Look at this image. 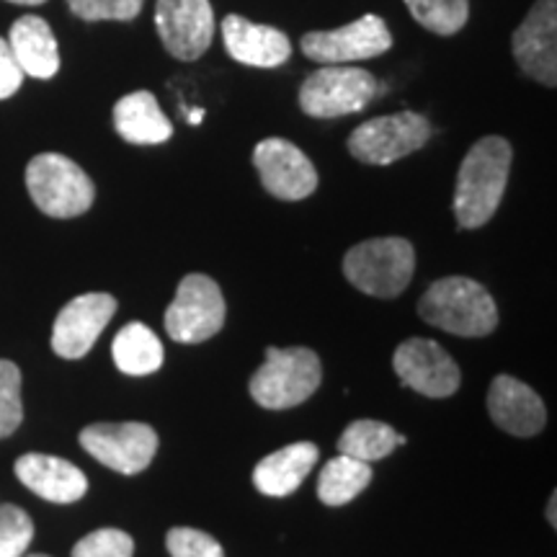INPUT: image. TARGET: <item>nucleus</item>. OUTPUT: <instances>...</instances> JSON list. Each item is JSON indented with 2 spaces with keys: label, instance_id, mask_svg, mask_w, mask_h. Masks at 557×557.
<instances>
[{
  "label": "nucleus",
  "instance_id": "obj_1",
  "mask_svg": "<svg viewBox=\"0 0 557 557\" xmlns=\"http://www.w3.org/2000/svg\"><path fill=\"white\" fill-rule=\"evenodd\" d=\"M511 145L504 137H483L472 145L457 173L455 218L462 230H478L493 220L504 199Z\"/></svg>",
  "mask_w": 557,
  "mask_h": 557
},
{
  "label": "nucleus",
  "instance_id": "obj_2",
  "mask_svg": "<svg viewBox=\"0 0 557 557\" xmlns=\"http://www.w3.org/2000/svg\"><path fill=\"white\" fill-rule=\"evenodd\" d=\"M418 315L438 331L465 338L491 336L498 325L491 292L468 276H447L431 284L418 302Z\"/></svg>",
  "mask_w": 557,
  "mask_h": 557
},
{
  "label": "nucleus",
  "instance_id": "obj_3",
  "mask_svg": "<svg viewBox=\"0 0 557 557\" xmlns=\"http://www.w3.org/2000/svg\"><path fill=\"white\" fill-rule=\"evenodd\" d=\"M323 382V367L312 348H267V364L250 377V398L269 410L302 406Z\"/></svg>",
  "mask_w": 557,
  "mask_h": 557
},
{
  "label": "nucleus",
  "instance_id": "obj_4",
  "mask_svg": "<svg viewBox=\"0 0 557 557\" xmlns=\"http://www.w3.org/2000/svg\"><path fill=\"white\" fill-rule=\"evenodd\" d=\"M26 189L47 218L70 220L94 207L96 186L75 160L60 152H41L26 165Z\"/></svg>",
  "mask_w": 557,
  "mask_h": 557
},
{
  "label": "nucleus",
  "instance_id": "obj_5",
  "mask_svg": "<svg viewBox=\"0 0 557 557\" xmlns=\"http://www.w3.org/2000/svg\"><path fill=\"white\" fill-rule=\"evenodd\" d=\"M416 250L406 238H374L354 246L344 259L348 282L369 297L393 299L408 289Z\"/></svg>",
  "mask_w": 557,
  "mask_h": 557
},
{
  "label": "nucleus",
  "instance_id": "obj_6",
  "mask_svg": "<svg viewBox=\"0 0 557 557\" xmlns=\"http://www.w3.org/2000/svg\"><path fill=\"white\" fill-rule=\"evenodd\" d=\"M380 94L372 73L348 65H323L305 78L299 88V109L312 120H336L367 109Z\"/></svg>",
  "mask_w": 557,
  "mask_h": 557
},
{
  "label": "nucleus",
  "instance_id": "obj_7",
  "mask_svg": "<svg viewBox=\"0 0 557 557\" xmlns=\"http://www.w3.org/2000/svg\"><path fill=\"white\" fill-rule=\"evenodd\" d=\"M225 297L214 278L186 274L176 297L165 310V331L178 344H205L225 325Z\"/></svg>",
  "mask_w": 557,
  "mask_h": 557
},
{
  "label": "nucleus",
  "instance_id": "obj_8",
  "mask_svg": "<svg viewBox=\"0 0 557 557\" xmlns=\"http://www.w3.org/2000/svg\"><path fill=\"white\" fill-rule=\"evenodd\" d=\"M431 122L416 111L377 116L359 124L348 137V152L367 165H389L421 150L431 139Z\"/></svg>",
  "mask_w": 557,
  "mask_h": 557
},
{
  "label": "nucleus",
  "instance_id": "obj_9",
  "mask_svg": "<svg viewBox=\"0 0 557 557\" xmlns=\"http://www.w3.org/2000/svg\"><path fill=\"white\" fill-rule=\"evenodd\" d=\"M158 434L148 423H94L81 431V447L99 459L103 468L120 475L148 470L158 451Z\"/></svg>",
  "mask_w": 557,
  "mask_h": 557
},
{
  "label": "nucleus",
  "instance_id": "obj_10",
  "mask_svg": "<svg viewBox=\"0 0 557 557\" xmlns=\"http://www.w3.org/2000/svg\"><path fill=\"white\" fill-rule=\"evenodd\" d=\"M302 52L312 62L323 65H341V62H357L385 54L393 47V34L387 24L374 13H367L348 26L336 32H310L302 37Z\"/></svg>",
  "mask_w": 557,
  "mask_h": 557
},
{
  "label": "nucleus",
  "instance_id": "obj_11",
  "mask_svg": "<svg viewBox=\"0 0 557 557\" xmlns=\"http://www.w3.org/2000/svg\"><path fill=\"white\" fill-rule=\"evenodd\" d=\"M393 367L403 385L416 389L423 398H451L462 382L457 361L429 338L403 341L393 357Z\"/></svg>",
  "mask_w": 557,
  "mask_h": 557
},
{
  "label": "nucleus",
  "instance_id": "obj_12",
  "mask_svg": "<svg viewBox=\"0 0 557 557\" xmlns=\"http://www.w3.org/2000/svg\"><path fill=\"white\" fill-rule=\"evenodd\" d=\"M253 165L263 189L282 201L308 199L318 189L315 165L289 139H261L253 150Z\"/></svg>",
  "mask_w": 557,
  "mask_h": 557
},
{
  "label": "nucleus",
  "instance_id": "obj_13",
  "mask_svg": "<svg viewBox=\"0 0 557 557\" xmlns=\"http://www.w3.org/2000/svg\"><path fill=\"white\" fill-rule=\"evenodd\" d=\"M156 29L176 60H199L214 37V13L209 0H158Z\"/></svg>",
  "mask_w": 557,
  "mask_h": 557
},
{
  "label": "nucleus",
  "instance_id": "obj_14",
  "mask_svg": "<svg viewBox=\"0 0 557 557\" xmlns=\"http://www.w3.org/2000/svg\"><path fill=\"white\" fill-rule=\"evenodd\" d=\"M116 312V299L107 292H88L70 299L52 329V351L62 359H83Z\"/></svg>",
  "mask_w": 557,
  "mask_h": 557
},
{
  "label": "nucleus",
  "instance_id": "obj_15",
  "mask_svg": "<svg viewBox=\"0 0 557 557\" xmlns=\"http://www.w3.org/2000/svg\"><path fill=\"white\" fill-rule=\"evenodd\" d=\"M513 58L529 78L542 86H557V0H537L529 16L513 32Z\"/></svg>",
  "mask_w": 557,
  "mask_h": 557
},
{
  "label": "nucleus",
  "instance_id": "obj_16",
  "mask_svg": "<svg viewBox=\"0 0 557 557\" xmlns=\"http://www.w3.org/2000/svg\"><path fill=\"white\" fill-rule=\"evenodd\" d=\"M487 410L498 429L521 438L540 434L547 423V410L540 395L511 374H498L493 380L491 393H487Z\"/></svg>",
  "mask_w": 557,
  "mask_h": 557
},
{
  "label": "nucleus",
  "instance_id": "obj_17",
  "mask_svg": "<svg viewBox=\"0 0 557 557\" xmlns=\"http://www.w3.org/2000/svg\"><path fill=\"white\" fill-rule=\"evenodd\" d=\"M222 39H225L230 58L250 67H278L292 58V41L287 34L274 26L243 18L238 13H230L222 21Z\"/></svg>",
  "mask_w": 557,
  "mask_h": 557
},
{
  "label": "nucleus",
  "instance_id": "obj_18",
  "mask_svg": "<svg viewBox=\"0 0 557 557\" xmlns=\"http://www.w3.org/2000/svg\"><path fill=\"white\" fill-rule=\"evenodd\" d=\"M13 470L21 483L50 504H75L88 493V478L83 470L62 457L32 451L18 457Z\"/></svg>",
  "mask_w": 557,
  "mask_h": 557
},
{
  "label": "nucleus",
  "instance_id": "obj_19",
  "mask_svg": "<svg viewBox=\"0 0 557 557\" xmlns=\"http://www.w3.org/2000/svg\"><path fill=\"white\" fill-rule=\"evenodd\" d=\"M320 449L312 442H297L263 457L253 470L256 491L269 498L292 496L318 465Z\"/></svg>",
  "mask_w": 557,
  "mask_h": 557
},
{
  "label": "nucleus",
  "instance_id": "obj_20",
  "mask_svg": "<svg viewBox=\"0 0 557 557\" xmlns=\"http://www.w3.org/2000/svg\"><path fill=\"white\" fill-rule=\"evenodd\" d=\"M9 47L16 58L24 75H32L37 81H50L60 70V50L58 39L45 18L39 16H21L11 26Z\"/></svg>",
  "mask_w": 557,
  "mask_h": 557
},
{
  "label": "nucleus",
  "instance_id": "obj_21",
  "mask_svg": "<svg viewBox=\"0 0 557 557\" xmlns=\"http://www.w3.org/2000/svg\"><path fill=\"white\" fill-rule=\"evenodd\" d=\"M114 129L129 145H160L173 135L171 120L150 90H135L116 101Z\"/></svg>",
  "mask_w": 557,
  "mask_h": 557
},
{
  "label": "nucleus",
  "instance_id": "obj_22",
  "mask_svg": "<svg viewBox=\"0 0 557 557\" xmlns=\"http://www.w3.org/2000/svg\"><path fill=\"white\" fill-rule=\"evenodd\" d=\"M114 364L129 377H145L163 364V344L145 323H129L114 336L111 344Z\"/></svg>",
  "mask_w": 557,
  "mask_h": 557
},
{
  "label": "nucleus",
  "instance_id": "obj_23",
  "mask_svg": "<svg viewBox=\"0 0 557 557\" xmlns=\"http://www.w3.org/2000/svg\"><path fill=\"white\" fill-rule=\"evenodd\" d=\"M372 483V468L361 459L348 455L333 457L325 462L318 478V498L325 506H346Z\"/></svg>",
  "mask_w": 557,
  "mask_h": 557
},
{
  "label": "nucleus",
  "instance_id": "obj_24",
  "mask_svg": "<svg viewBox=\"0 0 557 557\" xmlns=\"http://www.w3.org/2000/svg\"><path fill=\"white\" fill-rule=\"evenodd\" d=\"M400 444H406V436L398 434L393 426L382 421H372V418H359L341 434L338 451L372 465L377 459L393 455Z\"/></svg>",
  "mask_w": 557,
  "mask_h": 557
},
{
  "label": "nucleus",
  "instance_id": "obj_25",
  "mask_svg": "<svg viewBox=\"0 0 557 557\" xmlns=\"http://www.w3.org/2000/svg\"><path fill=\"white\" fill-rule=\"evenodd\" d=\"M408 11L423 29L451 37L468 24L470 0H406Z\"/></svg>",
  "mask_w": 557,
  "mask_h": 557
},
{
  "label": "nucleus",
  "instance_id": "obj_26",
  "mask_svg": "<svg viewBox=\"0 0 557 557\" xmlns=\"http://www.w3.org/2000/svg\"><path fill=\"white\" fill-rule=\"evenodd\" d=\"M34 540V521L24 508L0 506V557H24Z\"/></svg>",
  "mask_w": 557,
  "mask_h": 557
},
{
  "label": "nucleus",
  "instance_id": "obj_27",
  "mask_svg": "<svg viewBox=\"0 0 557 557\" xmlns=\"http://www.w3.org/2000/svg\"><path fill=\"white\" fill-rule=\"evenodd\" d=\"M21 421H24L21 369L9 359H0V438L11 436Z\"/></svg>",
  "mask_w": 557,
  "mask_h": 557
},
{
  "label": "nucleus",
  "instance_id": "obj_28",
  "mask_svg": "<svg viewBox=\"0 0 557 557\" xmlns=\"http://www.w3.org/2000/svg\"><path fill=\"white\" fill-rule=\"evenodd\" d=\"M135 540L122 529H96L73 547V557H132Z\"/></svg>",
  "mask_w": 557,
  "mask_h": 557
},
{
  "label": "nucleus",
  "instance_id": "obj_29",
  "mask_svg": "<svg viewBox=\"0 0 557 557\" xmlns=\"http://www.w3.org/2000/svg\"><path fill=\"white\" fill-rule=\"evenodd\" d=\"M165 545L171 557H225V549L212 534L191 527H173Z\"/></svg>",
  "mask_w": 557,
  "mask_h": 557
},
{
  "label": "nucleus",
  "instance_id": "obj_30",
  "mask_svg": "<svg viewBox=\"0 0 557 557\" xmlns=\"http://www.w3.org/2000/svg\"><path fill=\"white\" fill-rule=\"evenodd\" d=\"M145 0H67V9L83 21H132Z\"/></svg>",
  "mask_w": 557,
  "mask_h": 557
},
{
  "label": "nucleus",
  "instance_id": "obj_31",
  "mask_svg": "<svg viewBox=\"0 0 557 557\" xmlns=\"http://www.w3.org/2000/svg\"><path fill=\"white\" fill-rule=\"evenodd\" d=\"M21 83H24V70L18 67L16 58H13L9 39L0 37V101L18 94Z\"/></svg>",
  "mask_w": 557,
  "mask_h": 557
},
{
  "label": "nucleus",
  "instance_id": "obj_32",
  "mask_svg": "<svg viewBox=\"0 0 557 557\" xmlns=\"http://www.w3.org/2000/svg\"><path fill=\"white\" fill-rule=\"evenodd\" d=\"M555 506H557V496L553 493V496H549V506H547V519H549V527H557V517H555Z\"/></svg>",
  "mask_w": 557,
  "mask_h": 557
},
{
  "label": "nucleus",
  "instance_id": "obj_33",
  "mask_svg": "<svg viewBox=\"0 0 557 557\" xmlns=\"http://www.w3.org/2000/svg\"><path fill=\"white\" fill-rule=\"evenodd\" d=\"M201 120H205V109H194L189 114V124H199Z\"/></svg>",
  "mask_w": 557,
  "mask_h": 557
},
{
  "label": "nucleus",
  "instance_id": "obj_34",
  "mask_svg": "<svg viewBox=\"0 0 557 557\" xmlns=\"http://www.w3.org/2000/svg\"><path fill=\"white\" fill-rule=\"evenodd\" d=\"M9 3H16V5H41V3H47V0H9Z\"/></svg>",
  "mask_w": 557,
  "mask_h": 557
},
{
  "label": "nucleus",
  "instance_id": "obj_35",
  "mask_svg": "<svg viewBox=\"0 0 557 557\" xmlns=\"http://www.w3.org/2000/svg\"><path fill=\"white\" fill-rule=\"evenodd\" d=\"M24 557H50V555H24Z\"/></svg>",
  "mask_w": 557,
  "mask_h": 557
}]
</instances>
